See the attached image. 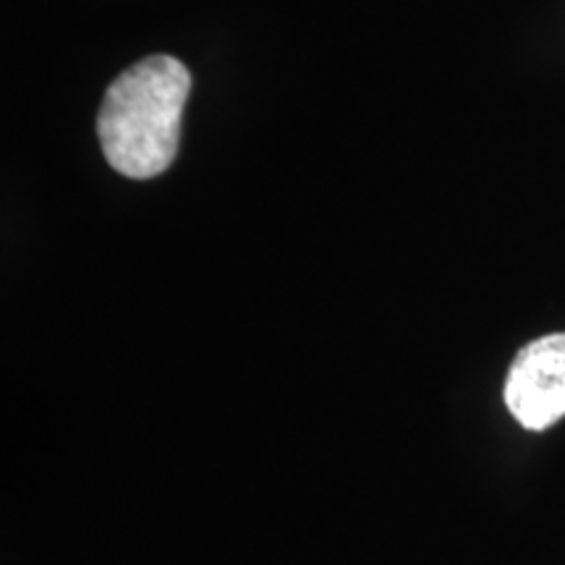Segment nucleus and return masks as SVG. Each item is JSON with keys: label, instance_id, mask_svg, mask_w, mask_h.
<instances>
[{"label": "nucleus", "instance_id": "obj_1", "mask_svg": "<svg viewBox=\"0 0 565 565\" xmlns=\"http://www.w3.org/2000/svg\"><path fill=\"white\" fill-rule=\"evenodd\" d=\"M192 74L173 55H147L116 76L97 113V137L113 171L154 179L179 154Z\"/></svg>", "mask_w": 565, "mask_h": 565}, {"label": "nucleus", "instance_id": "obj_2", "mask_svg": "<svg viewBox=\"0 0 565 565\" xmlns=\"http://www.w3.org/2000/svg\"><path fill=\"white\" fill-rule=\"evenodd\" d=\"M505 406L524 429L542 433L565 416V333L542 335L515 353Z\"/></svg>", "mask_w": 565, "mask_h": 565}]
</instances>
